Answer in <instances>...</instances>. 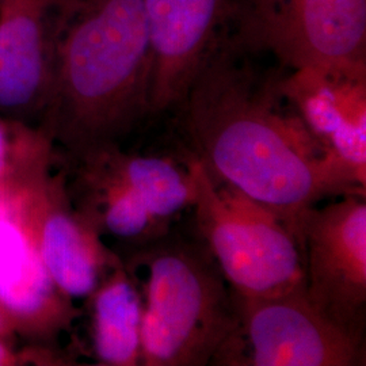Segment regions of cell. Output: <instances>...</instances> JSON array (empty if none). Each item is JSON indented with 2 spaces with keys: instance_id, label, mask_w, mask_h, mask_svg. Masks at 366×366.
<instances>
[{
  "instance_id": "6",
  "label": "cell",
  "mask_w": 366,
  "mask_h": 366,
  "mask_svg": "<svg viewBox=\"0 0 366 366\" xmlns=\"http://www.w3.org/2000/svg\"><path fill=\"white\" fill-rule=\"evenodd\" d=\"M234 301L235 328L212 365L365 364L364 334L328 320L310 302L305 288L269 299H246L234 295Z\"/></svg>"
},
{
  "instance_id": "2",
  "label": "cell",
  "mask_w": 366,
  "mask_h": 366,
  "mask_svg": "<svg viewBox=\"0 0 366 366\" xmlns=\"http://www.w3.org/2000/svg\"><path fill=\"white\" fill-rule=\"evenodd\" d=\"M143 0H66L49 94L66 134L107 145L149 113Z\"/></svg>"
},
{
  "instance_id": "10",
  "label": "cell",
  "mask_w": 366,
  "mask_h": 366,
  "mask_svg": "<svg viewBox=\"0 0 366 366\" xmlns=\"http://www.w3.org/2000/svg\"><path fill=\"white\" fill-rule=\"evenodd\" d=\"M284 87L320 144L366 186L365 79L293 72Z\"/></svg>"
},
{
  "instance_id": "15",
  "label": "cell",
  "mask_w": 366,
  "mask_h": 366,
  "mask_svg": "<svg viewBox=\"0 0 366 366\" xmlns=\"http://www.w3.org/2000/svg\"><path fill=\"white\" fill-rule=\"evenodd\" d=\"M4 357H6V352H4V349L0 346V364L3 362V360H4Z\"/></svg>"
},
{
  "instance_id": "7",
  "label": "cell",
  "mask_w": 366,
  "mask_h": 366,
  "mask_svg": "<svg viewBox=\"0 0 366 366\" xmlns=\"http://www.w3.org/2000/svg\"><path fill=\"white\" fill-rule=\"evenodd\" d=\"M307 210L300 243L305 292L315 308L340 327L364 334L366 322V202L362 194Z\"/></svg>"
},
{
  "instance_id": "4",
  "label": "cell",
  "mask_w": 366,
  "mask_h": 366,
  "mask_svg": "<svg viewBox=\"0 0 366 366\" xmlns=\"http://www.w3.org/2000/svg\"><path fill=\"white\" fill-rule=\"evenodd\" d=\"M194 184L201 243L232 293L269 299L305 288L304 255L297 236L277 214L234 189L216 182L196 157L184 162Z\"/></svg>"
},
{
  "instance_id": "16",
  "label": "cell",
  "mask_w": 366,
  "mask_h": 366,
  "mask_svg": "<svg viewBox=\"0 0 366 366\" xmlns=\"http://www.w3.org/2000/svg\"><path fill=\"white\" fill-rule=\"evenodd\" d=\"M1 152H3V139H1V133H0V157H1Z\"/></svg>"
},
{
  "instance_id": "9",
  "label": "cell",
  "mask_w": 366,
  "mask_h": 366,
  "mask_svg": "<svg viewBox=\"0 0 366 366\" xmlns=\"http://www.w3.org/2000/svg\"><path fill=\"white\" fill-rule=\"evenodd\" d=\"M66 0H0V107L49 94Z\"/></svg>"
},
{
  "instance_id": "3",
  "label": "cell",
  "mask_w": 366,
  "mask_h": 366,
  "mask_svg": "<svg viewBox=\"0 0 366 366\" xmlns=\"http://www.w3.org/2000/svg\"><path fill=\"white\" fill-rule=\"evenodd\" d=\"M142 364L212 365L236 325L235 301L199 242L163 236L144 246Z\"/></svg>"
},
{
  "instance_id": "5",
  "label": "cell",
  "mask_w": 366,
  "mask_h": 366,
  "mask_svg": "<svg viewBox=\"0 0 366 366\" xmlns=\"http://www.w3.org/2000/svg\"><path fill=\"white\" fill-rule=\"evenodd\" d=\"M232 36L293 72L365 79L366 0H236Z\"/></svg>"
},
{
  "instance_id": "14",
  "label": "cell",
  "mask_w": 366,
  "mask_h": 366,
  "mask_svg": "<svg viewBox=\"0 0 366 366\" xmlns=\"http://www.w3.org/2000/svg\"><path fill=\"white\" fill-rule=\"evenodd\" d=\"M109 172L102 184L107 189L106 204L101 210V222L116 237L147 246L170 234V228L157 222L147 208L122 170L119 155L109 149Z\"/></svg>"
},
{
  "instance_id": "13",
  "label": "cell",
  "mask_w": 366,
  "mask_h": 366,
  "mask_svg": "<svg viewBox=\"0 0 366 366\" xmlns=\"http://www.w3.org/2000/svg\"><path fill=\"white\" fill-rule=\"evenodd\" d=\"M51 290L52 278L39 254L14 225L0 220V300L30 314L48 301Z\"/></svg>"
},
{
  "instance_id": "8",
  "label": "cell",
  "mask_w": 366,
  "mask_h": 366,
  "mask_svg": "<svg viewBox=\"0 0 366 366\" xmlns=\"http://www.w3.org/2000/svg\"><path fill=\"white\" fill-rule=\"evenodd\" d=\"M151 114L177 109L210 56L234 31L236 0H143Z\"/></svg>"
},
{
  "instance_id": "1",
  "label": "cell",
  "mask_w": 366,
  "mask_h": 366,
  "mask_svg": "<svg viewBox=\"0 0 366 366\" xmlns=\"http://www.w3.org/2000/svg\"><path fill=\"white\" fill-rule=\"evenodd\" d=\"M284 78L231 34L177 109L192 157L210 177L273 212L300 242L307 210L325 198L365 196L366 186L310 131Z\"/></svg>"
},
{
  "instance_id": "11",
  "label": "cell",
  "mask_w": 366,
  "mask_h": 366,
  "mask_svg": "<svg viewBox=\"0 0 366 366\" xmlns=\"http://www.w3.org/2000/svg\"><path fill=\"white\" fill-rule=\"evenodd\" d=\"M143 297L137 285L118 272L98 290L94 301V346L107 365L142 361Z\"/></svg>"
},
{
  "instance_id": "12",
  "label": "cell",
  "mask_w": 366,
  "mask_h": 366,
  "mask_svg": "<svg viewBox=\"0 0 366 366\" xmlns=\"http://www.w3.org/2000/svg\"><path fill=\"white\" fill-rule=\"evenodd\" d=\"M41 258L68 296L80 299L97 289L102 254L92 236L66 213L56 212L45 222Z\"/></svg>"
}]
</instances>
